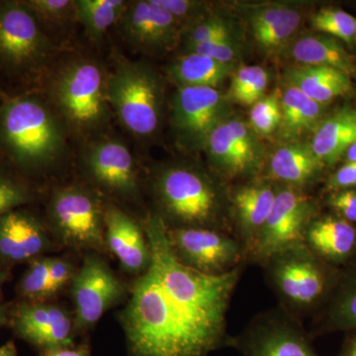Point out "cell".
Segmentation results:
<instances>
[{
    "mask_svg": "<svg viewBox=\"0 0 356 356\" xmlns=\"http://www.w3.org/2000/svg\"><path fill=\"white\" fill-rule=\"evenodd\" d=\"M149 250L121 323L133 356H207L227 341V313L242 269L209 275L179 261L159 214L144 224Z\"/></svg>",
    "mask_w": 356,
    "mask_h": 356,
    "instance_id": "cell-1",
    "label": "cell"
},
{
    "mask_svg": "<svg viewBox=\"0 0 356 356\" xmlns=\"http://www.w3.org/2000/svg\"><path fill=\"white\" fill-rule=\"evenodd\" d=\"M67 129L58 112L36 98L9 102L0 117V135L7 151L30 168L57 163L65 152Z\"/></svg>",
    "mask_w": 356,
    "mask_h": 356,
    "instance_id": "cell-2",
    "label": "cell"
},
{
    "mask_svg": "<svg viewBox=\"0 0 356 356\" xmlns=\"http://www.w3.org/2000/svg\"><path fill=\"white\" fill-rule=\"evenodd\" d=\"M108 74L92 60L77 58L58 70L51 86L56 111L67 129L90 135L109 119Z\"/></svg>",
    "mask_w": 356,
    "mask_h": 356,
    "instance_id": "cell-3",
    "label": "cell"
},
{
    "mask_svg": "<svg viewBox=\"0 0 356 356\" xmlns=\"http://www.w3.org/2000/svg\"><path fill=\"white\" fill-rule=\"evenodd\" d=\"M107 88L110 107L129 133L146 139L156 132L163 98L161 83L149 67L122 63L108 74Z\"/></svg>",
    "mask_w": 356,
    "mask_h": 356,
    "instance_id": "cell-4",
    "label": "cell"
},
{
    "mask_svg": "<svg viewBox=\"0 0 356 356\" xmlns=\"http://www.w3.org/2000/svg\"><path fill=\"white\" fill-rule=\"evenodd\" d=\"M262 266L283 310L293 317H301L325 298L330 282L327 269L305 243L273 255Z\"/></svg>",
    "mask_w": 356,
    "mask_h": 356,
    "instance_id": "cell-5",
    "label": "cell"
},
{
    "mask_svg": "<svg viewBox=\"0 0 356 356\" xmlns=\"http://www.w3.org/2000/svg\"><path fill=\"white\" fill-rule=\"evenodd\" d=\"M154 191L161 209L172 228H211L219 208V196L202 173L184 166L161 170L154 179Z\"/></svg>",
    "mask_w": 356,
    "mask_h": 356,
    "instance_id": "cell-6",
    "label": "cell"
},
{
    "mask_svg": "<svg viewBox=\"0 0 356 356\" xmlns=\"http://www.w3.org/2000/svg\"><path fill=\"white\" fill-rule=\"evenodd\" d=\"M105 208L99 196L83 185H69L51 196L49 219L67 247L102 250L105 243Z\"/></svg>",
    "mask_w": 356,
    "mask_h": 356,
    "instance_id": "cell-7",
    "label": "cell"
},
{
    "mask_svg": "<svg viewBox=\"0 0 356 356\" xmlns=\"http://www.w3.org/2000/svg\"><path fill=\"white\" fill-rule=\"evenodd\" d=\"M313 205L294 187L278 189L266 224L247 259L264 266L273 255L302 245L310 225Z\"/></svg>",
    "mask_w": 356,
    "mask_h": 356,
    "instance_id": "cell-8",
    "label": "cell"
},
{
    "mask_svg": "<svg viewBox=\"0 0 356 356\" xmlns=\"http://www.w3.org/2000/svg\"><path fill=\"white\" fill-rule=\"evenodd\" d=\"M168 236L179 261L201 273L221 275L247 259L240 240L215 229L168 227Z\"/></svg>",
    "mask_w": 356,
    "mask_h": 356,
    "instance_id": "cell-9",
    "label": "cell"
},
{
    "mask_svg": "<svg viewBox=\"0 0 356 356\" xmlns=\"http://www.w3.org/2000/svg\"><path fill=\"white\" fill-rule=\"evenodd\" d=\"M236 344L245 356H318L297 318L283 309L257 316Z\"/></svg>",
    "mask_w": 356,
    "mask_h": 356,
    "instance_id": "cell-10",
    "label": "cell"
},
{
    "mask_svg": "<svg viewBox=\"0 0 356 356\" xmlns=\"http://www.w3.org/2000/svg\"><path fill=\"white\" fill-rule=\"evenodd\" d=\"M74 327H93L123 297L124 287L106 262L95 254L86 257L72 280Z\"/></svg>",
    "mask_w": 356,
    "mask_h": 356,
    "instance_id": "cell-11",
    "label": "cell"
},
{
    "mask_svg": "<svg viewBox=\"0 0 356 356\" xmlns=\"http://www.w3.org/2000/svg\"><path fill=\"white\" fill-rule=\"evenodd\" d=\"M83 163L90 179L105 191L123 198L137 195L135 159L122 140L104 138L91 142L83 152Z\"/></svg>",
    "mask_w": 356,
    "mask_h": 356,
    "instance_id": "cell-12",
    "label": "cell"
},
{
    "mask_svg": "<svg viewBox=\"0 0 356 356\" xmlns=\"http://www.w3.org/2000/svg\"><path fill=\"white\" fill-rule=\"evenodd\" d=\"M37 20L26 6L10 4L0 9V57L8 64H41L50 55V42Z\"/></svg>",
    "mask_w": 356,
    "mask_h": 356,
    "instance_id": "cell-13",
    "label": "cell"
},
{
    "mask_svg": "<svg viewBox=\"0 0 356 356\" xmlns=\"http://www.w3.org/2000/svg\"><path fill=\"white\" fill-rule=\"evenodd\" d=\"M118 24L126 42L142 51L168 50L179 36L177 18L154 0L129 1Z\"/></svg>",
    "mask_w": 356,
    "mask_h": 356,
    "instance_id": "cell-14",
    "label": "cell"
},
{
    "mask_svg": "<svg viewBox=\"0 0 356 356\" xmlns=\"http://www.w3.org/2000/svg\"><path fill=\"white\" fill-rule=\"evenodd\" d=\"M18 336L44 351L74 346V320L54 304H23L14 316Z\"/></svg>",
    "mask_w": 356,
    "mask_h": 356,
    "instance_id": "cell-15",
    "label": "cell"
},
{
    "mask_svg": "<svg viewBox=\"0 0 356 356\" xmlns=\"http://www.w3.org/2000/svg\"><path fill=\"white\" fill-rule=\"evenodd\" d=\"M222 108L219 91L205 86H180L173 99V120L187 139L205 143Z\"/></svg>",
    "mask_w": 356,
    "mask_h": 356,
    "instance_id": "cell-16",
    "label": "cell"
},
{
    "mask_svg": "<svg viewBox=\"0 0 356 356\" xmlns=\"http://www.w3.org/2000/svg\"><path fill=\"white\" fill-rule=\"evenodd\" d=\"M105 243L130 273H144L149 261L145 232L132 218L115 206L105 208Z\"/></svg>",
    "mask_w": 356,
    "mask_h": 356,
    "instance_id": "cell-17",
    "label": "cell"
},
{
    "mask_svg": "<svg viewBox=\"0 0 356 356\" xmlns=\"http://www.w3.org/2000/svg\"><path fill=\"white\" fill-rule=\"evenodd\" d=\"M43 225L31 215L7 213L0 217V259L20 262L37 257L50 248Z\"/></svg>",
    "mask_w": 356,
    "mask_h": 356,
    "instance_id": "cell-18",
    "label": "cell"
},
{
    "mask_svg": "<svg viewBox=\"0 0 356 356\" xmlns=\"http://www.w3.org/2000/svg\"><path fill=\"white\" fill-rule=\"evenodd\" d=\"M277 191L267 184L247 185L234 193L241 243L248 257L273 209Z\"/></svg>",
    "mask_w": 356,
    "mask_h": 356,
    "instance_id": "cell-19",
    "label": "cell"
},
{
    "mask_svg": "<svg viewBox=\"0 0 356 356\" xmlns=\"http://www.w3.org/2000/svg\"><path fill=\"white\" fill-rule=\"evenodd\" d=\"M304 243L323 261H343L355 252L356 229L346 220L323 218L310 222Z\"/></svg>",
    "mask_w": 356,
    "mask_h": 356,
    "instance_id": "cell-20",
    "label": "cell"
},
{
    "mask_svg": "<svg viewBox=\"0 0 356 356\" xmlns=\"http://www.w3.org/2000/svg\"><path fill=\"white\" fill-rule=\"evenodd\" d=\"M355 140L356 111L343 109L318 126L311 147L322 163H334Z\"/></svg>",
    "mask_w": 356,
    "mask_h": 356,
    "instance_id": "cell-21",
    "label": "cell"
},
{
    "mask_svg": "<svg viewBox=\"0 0 356 356\" xmlns=\"http://www.w3.org/2000/svg\"><path fill=\"white\" fill-rule=\"evenodd\" d=\"M288 77L293 86L321 105L346 95L351 88L348 74L330 67L303 65L292 70Z\"/></svg>",
    "mask_w": 356,
    "mask_h": 356,
    "instance_id": "cell-22",
    "label": "cell"
},
{
    "mask_svg": "<svg viewBox=\"0 0 356 356\" xmlns=\"http://www.w3.org/2000/svg\"><path fill=\"white\" fill-rule=\"evenodd\" d=\"M300 22L298 11L281 6L259 9L250 17L255 40L267 50L277 48L291 38Z\"/></svg>",
    "mask_w": 356,
    "mask_h": 356,
    "instance_id": "cell-23",
    "label": "cell"
},
{
    "mask_svg": "<svg viewBox=\"0 0 356 356\" xmlns=\"http://www.w3.org/2000/svg\"><path fill=\"white\" fill-rule=\"evenodd\" d=\"M322 161L314 154L311 146L291 144L274 153L270 172L274 179L291 185H304L311 181L320 170Z\"/></svg>",
    "mask_w": 356,
    "mask_h": 356,
    "instance_id": "cell-24",
    "label": "cell"
},
{
    "mask_svg": "<svg viewBox=\"0 0 356 356\" xmlns=\"http://www.w3.org/2000/svg\"><path fill=\"white\" fill-rule=\"evenodd\" d=\"M297 62L310 67H330L350 76L353 60L337 40L327 36H307L299 39L292 48Z\"/></svg>",
    "mask_w": 356,
    "mask_h": 356,
    "instance_id": "cell-25",
    "label": "cell"
},
{
    "mask_svg": "<svg viewBox=\"0 0 356 356\" xmlns=\"http://www.w3.org/2000/svg\"><path fill=\"white\" fill-rule=\"evenodd\" d=\"M232 65L222 64L201 54L189 51L170 67V76L180 86L216 88L231 74Z\"/></svg>",
    "mask_w": 356,
    "mask_h": 356,
    "instance_id": "cell-26",
    "label": "cell"
},
{
    "mask_svg": "<svg viewBox=\"0 0 356 356\" xmlns=\"http://www.w3.org/2000/svg\"><path fill=\"white\" fill-rule=\"evenodd\" d=\"M281 124L283 136L297 137L317 124L322 105L314 102L296 86H290L280 97Z\"/></svg>",
    "mask_w": 356,
    "mask_h": 356,
    "instance_id": "cell-27",
    "label": "cell"
},
{
    "mask_svg": "<svg viewBox=\"0 0 356 356\" xmlns=\"http://www.w3.org/2000/svg\"><path fill=\"white\" fill-rule=\"evenodd\" d=\"M128 4L125 0H76V20L83 25L89 38L98 41L112 26L118 24Z\"/></svg>",
    "mask_w": 356,
    "mask_h": 356,
    "instance_id": "cell-28",
    "label": "cell"
},
{
    "mask_svg": "<svg viewBox=\"0 0 356 356\" xmlns=\"http://www.w3.org/2000/svg\"><path fill=\"white\" fill-rule=\"evenodd\" d=\"M322 325L325 330L356 331V266L341 280Z\"/></svg>",
    "mask_w": 356,
    "mask_h": 356,
    "instance_id": "cell-29",
    "label": "cell"
},
{
    "mask_svg": "<svg viewBox=\"0 0 356 356\" xmlns=\"http://www.w3.org/2000/svg\"><path fill=\"white\" fill-rule=\"evenodd\" d=\"M205 144L215 161L229 172L240 173L252 168L241 154L227 123L218 124L211 131Z\"/></svg>",
    "mask_w": 356,
    "mask_h": 356,
    "instance_id": "cell-30",
    "label": "cell"
},
{
    "mask_svg": "<svg viewBox=\"0 0 356 356\" xmlns=\"http://www.w3.org/2000/svg\"><path fill=\"white\" fill-rule=\"evenodd\" d=\"M268 84V74L259 65H247L234 74L232 79V97L236 102L254 105L261 100Z\"/></svg>",
    "mask_w": 356,
    "mask_h": 356,
    "instance_id": "cell-31",
    "label": "cell"
},
{
    "mask_svg": "<svg viewBox=\"0 0 356 356\" xmlns=\"http://www.w3.org/2000/svg\"><path fill=\"white\" fill-rule=\"evenodd\" d=\"M318 31L351 43L355 38L356 18L339 9H323L312 19Z\"/></svg>",
    "mask_w": 356,
    "mask_h": 356,
    "instance_id": "cell-32",
    "label": "cell"
},
{
    "mask_svg": "<svg viewBox=\"0 0 356 356\" xmlns=\"http://www.w3.org/2000/svg\"><path fill=\"white\" fill-rule=\"evenodd\" d=\"M51 257L35 259L21 280L20 290L29 299L51 296L50 266Z\"/></svg>",
    "mask_w": 356,
    "mask_h": 356,
    "instance_id": "cell-33",
    "label": "cell"
},
{
    "mask_svg": "<svg viewBox=\"0 0 356 356\" xmlns=\"http://www.w3.org/2000/svg\"><path fill=\"white\" fill-rule=\"evenodd\" d=\"M250 124L259 135H269L281 124L280 97L278 93L264 96L252 105Z\"/></svg>",
    "mask_w": 356,
    "mask_h": 356,
    "instance_id": "cell-34",
    "label": "cell"
},
{
    "mask_svg": "<svg viewBox=\"0 0 356 356\" xmlns=\"http://www.w3.org/2000/svg\"><path fill=\"white\" fill-rule=\"evenodd\" d=\"M26 6L36 17L54 26H65L76 20L74 0H32Z\"/></svg>",
    "mask_w": 356,
    "mask_h": 356,
    "instance_id": "cell-35",
    "label": "cell"
},
{
    "mask_svg": "<svg viewBox=\"0 0 356 356\" xmlns=\"http://www.w3.org/2000/svg\"><path fill=\"white\" fill-rule=\"evenodd\" d=\"M228 26L220 19H210L205 22L198 23L192 27L187 36L188 49L196 44L217 41V40L229 39Z\"/></svg>",
    "mask_w": 356,
    "mask_h": 356,
    "instance_id": "cell-36",
    "label": "cell"
},
{
    "mask_svg": "<svg viewBox=\"0 0 356 356\" xmlns=\"http://www.w3.org/2000/svg\"><path fill=\"white\" fill-rule=\"evenodd\" d=\"M28 199L29 195L22 185L0 177V217L23 205Z\"/></svg>",
    "mask_w": 356,
    "mask_h": 356,
    "instance_id": "cell-37",
    "label": "cell"
},
{
    "mask_svg": "<svg viewBox=\"0 0 356 356\" xmlns=\"http://www.w3.org/2000/svg\"><path fill=\"white\" fill-rule=\"evenodd\" d=\"M189 51L201 54L222 64L228 65H231L232 60L236 56L235 47L229 38L196 44L189 48Z\"/></svg>",
    "mask_w": 356,
    "mask_h": 356,
    "instance_id": "cell-38",
    "label": "cell"
},
{
    "mask_svg": "<svg viewBox=\"0 0 356 356\" xmlns=\"http://www.w3.org/2000/svg\"><path fill=\"white\" fill-rule=\"evenodd\" d=\"M232 134V137L235 140L236 146L240 149L241 154L250 166L254 165L257 153H255V147L254 140H252V134L243 122L240 120H229L226 122Z\"/></svg>",
    "mask_w": 356,
    "mask_h": 356,
    "instance_id": "cell-39",
    "label": "cell"
},
{
    "mask_svg": "<svg viewBox=\"0 0 356 356\" xmlns=\"http://www.w3.org/2000/svg\"><path fill=\"white\" fill-rule=\"evenodd\" d=\"M74 277L72 264L63 259L51 257L50 266V294L55 295Z\"/></svg>",
    "mask_w": 356,
    "mask_h": 356,
    "instance_id": "cell-40",
    "label": "cell"
},
{
    "mask_svg": "<svg viewBox=\"0 0 356 356\" xmlns=\"http://www.w3.org/2000/svg\"><path fill=\"white\" fill-rule=\"evenodd\" d=\"M332 207L350 222H356V191L344 189L334 194L330 199Z\"/></svg>",
    "mask_w": 356,
    "mask_h": 356,
    "instance_id": "cell-41",
    "label": "cell"
},
{
    "mask_svg": "<svg viewBox=\"0 0 356 356\" xmlns=\"http://www.w3.org/2000/svg\"><path fill=\"white\" fill-rule=\"evenodd\" d=\"M156 4L165 8L175 16L180 23L181 20H187L193 17L199 11L201 4L188 0H154Z\"/></svg>",
    "mask_w": 356,
    "mask_h": 356,
    "instance_id": "cell-42",
    "label": "cell"
},
{
    "mask_svg": "<svg viewBox=\"0 0 356 356\" xmlns=\"http://www.w3.org/2000/svg\"><path fill=\"white\" fill-rule=\"evenodd\" d=\"M334 188H350L356 186V163H348L337 170L331 180Z\"/></svg>",
    "mask_w": 356,
    "mask_h": 356,
    "instance_id": "cell-43",
    "label": "cell"
},
{
    "mask_svg": "<svg viewBox=\"0 0 356 356\" xmlns=\"http://www.w3.org/2000/svg\"><path fill=\"white\" fill-rule=\"evenodd\" d=\"M41 356H90V350L86 344L81 346L58 348V350L44 351Z\"/></svg>",
    "mask_w": 356,
    "mask_h": 356,
    "instance_id": "cell-44",
    "label": "cell"
},
{
    "mask_svg": "<svg viewBox=\"0 0 356 356\" xmlns=\"http://www.w3.org/2000/svg\"><path fill=\"white\" fill-rule=\"evenodd\" d=\"M341 356H356V336L348 339Z\"/></svg>",
    "mask_w": 356,
    "mask_h": 356,
    "instance_id": "cell-45",
    "label": "cell"
},
{
    "mask_svg": "<svg viewBox=\"0 0 356 356\" xmlns=\"http://www.w3.org/2000/svg\"><path fill=\"white\" fill-rule=\"evenodd\" d=\"M0 356H19L13 343H7L0 346Z\"/></svg>",
    "mask_w": 356,
    "mask_h": 356,
    "instance_id": "cell-46",
    "label": "cell"
},
{
    "mask_svg": "<svg viewBox=\"0 0 356 356\" xmlns=\"http://www.w3.org/2000/svg\"><path fill=\"white\" fill-rule=\"evenodd\" d=\"M346 154L348 163H356V140L350 145Z\"/></svg>",
    "mask_w": 356,
    "mask_h": 356,
    "instance_id": "cell-47",
    "label": "cell"
},
{
    "mask_svg": "<svg viewBox=\"0 0 356 356\" xmlns=\"http://www.w3.org/2000/svg\"><path fill=\"white\" fill-rule=\"evenodd\" d=\"M4 320H6V312L3 307L0 306V327L3 324Z\"/></svg>",
    "mask_w": 356,
    "mask_h": 356,
    "instance_id": "cell-48",
    "label": "cell"
},
{
    "mask_svg": "<svg viewBox=\"0 0 356 356\" xmlns=\"http://www.w3.org/2000/svg\"><path fill=\"white\" fill-rule=\"evenodd\" d=\"M6 273H1L0 271V288H1L2 283H3V281L6 280Z\"/></svg>",
    "mask_w": 356,
    "mask_h": 356,
    "instance_id": "cell-49",
    "label": "cell"
},
{
    "mask_svg": "<svg viewBox=\"0 0 356 356\" xmlns=\"http://www.w3.org/2000/svg\"><path fill=\"white\" fill-rule=\"evenodd\" d=\"M355 39H356V34H355Z\"/></svg>",
    "mask_w": 356,
    "mask_h": 356,
    "instance_id": "cell-50",
    "label": "cell"
}]
</instances>
